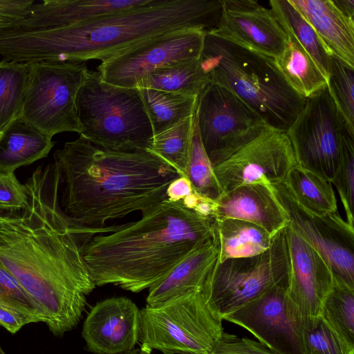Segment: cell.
<instances>
[{"mask_svg":"<svg viewBox=\"0 0 354 354\" xmlns=\"http://www.w3.org/2000/svg\"><path fill=\"white\" fill-rule=\"evenodd\" d=\"M153 136L192 115L198 96L139 88Z\"/></svg>","mask_w":354,"mask_h":354,"instance_id":"obj_29","label":"cell"},{"mask_svg":"<svg viewBox=\"0 0 354 354\" xmlns=\"http://www.w3.org/2000/svg\"><path fill=\"white\" fill-rule=\"evenodd\" d=\"M269 3L270 10L286 34L301 45L328 80L331 55L311 25L289 0H271Z\"/></svg>","mask_w":354,"mask_h":354,"instance_id":"obj_26","label":"cell"},{"mask_svg":"<svg viewBox=\"0 0 354 354\" xmlns=\"http://www.w3.org/2000/svg\"><path fill=\"white\" fill-rule=\"evenodd\" d=\"M202 290L140 310L141 347L163 354H214L224 333Z\"/></svg>","mask_w":354,"mask_h":354,"instance_id":"obj_7","label":"cell"},{"mask_svg":"<svg viewBox=\"0 0 354 354\" xmlns=\"http://www.w3.org/2000/svg\"><path fill=\"white\" fill-rule=\"evenodd\" d=\"M151 351H152L148 348H145L140 346L139 348H133L131 351L120 354H151Z\"/></svg>","mask_w":354,"mask_h":354,"instance_id":"obj_44","label":"cell"},{"mask_svg":"<svg viewBox=\"0 0 354 354\" xmlns=\"http://www.w3.org/2000/svg\"><path fill=\"white\" fill-rule=\"evenodd\" d=\"M39 320L12 306L0 303V325L11 333L18 332L23 326Z\"/></svg>","mask_w":354,"mask_h":354,"instance_id":"obj_41","label":"cell"},{"mask_svg":"<svg viewBox=\"0 0 354 354\" xmlns=\"http://www.w3.org/2000/svg\"><path fill=\"white\" fill-rule=\"evenodd\" d=\"M200 63L209 82L236 95L270 128L286 132L306 98L286 81L274 59L205 32Z\"/></svg>","mask_w":354,"mask_h":354,"instance_id":"obj_5","label":"cell"},{"mask_svg":"<svg viewBox=\"0 0 354 354\" xmlns=\"http://www.w3.org/2000/svg\"><path fill=\"white\" fill-rule=\"evenodd\" d=\"M214 354H278L246 337L223 333Z\"/></svg>","mask_w":354,"mask_h":354,"instance_id":"obj_39","label":"cell"},{"mask_svg":"<svg viewBox=\"0 0 354 354\" xmlns=\"http://www.w3.org/2000/svg\"><path fill=\"white\" fill-rule=\"evenodd\" d=\"M54 145L52 138L17 119L0 135V174L15 173L47 157Z\"/></svg>","mask_w":354,"mask_h":354,"instance_id":"obj_23","label":"cell"},{"mask_svg":"<svg viewBox=\"0 0 354 354\" xmlns=\"http://www.w3.org/2000/svg\"><path fill=\"white\" fill-rule=\"evenodd\" d=\"M28 203L26 187L15 173L0 174V211H20L26 208Z\"/></svg>","mask_w":354,"mask_h":354,"instance_id":"obj_38","label":"cell"},{"mask_svg":"<svg viewBox=\"0 0 354 354\" xmlns=\"http://www.w3.org/2000/svg\"><path fill=\"white\" fill-rule=\"evenodd\" d=\"M35 2V0H0V30L23 19Z\"/></svg>","mask_w":354,"mask_h":354,"instance_id":"obj_40","label":"cell"},{"mask_svg":"<svg viewBox=\"0 0 354 354\" xmlns=\"http://www.w3.org/2000/svg\"><path fill=\"white\" fill-rule=\"evenodd\" d=\"M195 117L213 167L256 138L266 127L236 95L212 82L198 95Z\"/></svg>","mask_w":354,"mask_h":354,"instance_id":"obj_10","label":"cell"},{"mask_svg":"<svg viewBox=\"0 0 354 354\" xmlns=\"http://www.w3.org/2000/svg\"><path fill=\"white\" fill-rule=\"evenodd\" d=\"M285 232L289 256L286 306L300 333L301 330L311 329L318 322L334 277L320 254L289 223Z\"/></svg>","mask_w":354,"mask_h":354,"instance_id":"obj_14","label":"cell"},{"mask_svg":"<svg viewBox=\"0 0 354 354\" xmlns=\"http://www.w3.org/2000/svg\"><path fill=\"white\" fill-rule=\"evenodd\" d=\"M222 0H152L149 3L66 26L27 15L0 30V55L18 62L107 60L158 35L218 28Z\"/></svg>","mask_w":354,"mask_h":354,"instance_id":"obj_2","label":"cell"},{"mask_svg":"<svg viewBox=\"0 0 354 354\" xmlns=\"http://www.w3.org/2000/svg\"><path fill=\"white\" fill-rule=\"evenodd\" d=\"M218 246L214 239L193 250L159 283L150 288L147 305L156 306L189 292L202 290L217 261Z\"/></svg>","mask_w":354,"mask_h":354,"instance_id":"obj_21","label":"cell"},{"mask_svg":"<svg viewBox=\"0 0 354 354\" xmlns=\"http://www.w3.org/2000/svg\"><path fill=\"white\" fill-rule=\"evenodd\" d=\"M194 190L190 180L185 176H180L173 180L166 190L167 199L180 201L190 195Z\"/></svg>","mask_w":354,"mask_h":354,"instance_id":"obj_42","label":"cell"},{"mask_svg":"<svg viewBox=\"0 0 354 354\" xmlns=\"http://www.w3.org/2000/svg\"><path fill=\"white\" fill-rule=\"evenodd\" d=\"M336 187L346 216V221L354 227V136L344 127L339 162L330 181Z\"/></svg>","mask_w":354,"mask_h":354,"instance_id":"obj_35","label":"cell"},{"mask_svg":"<svg viewBox=\"0 0 354 354\" xmlns=\"http://www.w3.org/2000/svg\"><path fill=\"white\" fill-rule=\"evenodd\" d=\"M300 334L306 354H353L319 318L309 330H301Z\"/></svg>","mask_w":354,"mask_h":354,"instance_id":"obj_37","label":"cell"},{"mask_svg":"<svg viewBox=\"0 0 354 354\" xmlns=\"http://www.w3.org/2000/svg\"><path fill=\"white\" fill-rule=\"evenodd\" d=\"M216 202L214 219L248 221L262 227L272 236L289 223L286 212L274 197L270 187L261 184L245 185L223 192Z\"/></svg>","mask_w":354,"mask_h":354,"instance_id":"obj_19","label":"cell"},{"mask_svg":"<svg viewBox=\"0 0 354 354\" xmlns=\"http://www.w3.org/2000/svg\"><path fill=\"white\" fill-rule=\"evenodd\" d=\"M0 135H1V133H0Z\"/></svg>","mask_w":354,"mask_h":354,"instance_id":"obj_46","label":"cell"},{"mask_svg":"<svg viewBox=\"0 0 354 354\" xmlns=\"http://www.w3.org/2000/svg\"><path fill=\"white\" fill-rule=\"evenodd\" d=\"M24 185L26 208L0 211V264L39 306L50 331L62 336L78 324L96 286L82 252L91 228L63 212L54 162L37 167Z\"/></svg>","mask_w":354,"mask_h":354,"instance_id":"obj_1","label":"cell"},{"mask_svg":"<svg viewBox=\"0 0 354 354\" xmlns=\"http://www.w3.org/2000/svg\"><path fill=\"white\" fill-rule=\"evenodd\" d=\"M59 173V204L74 223L102 228L133 212L142 216L167 199L180 176L149 150L119 151L94 145L80 135L53 154Z\"/></svg>","mask_w":354,"mask_h":354,"instance_id":"obj_3","label":"cell"},{"mask_svg":"<svg viewBox=\"0 0 354 354\" xmlns=\"http://www.w3.org/2000/svg\"><path fill=\"white\" fill-rule=\"evenodd\" d=\"M205 31L185 28L145 40L102 62L97 71L112 85L135 88L148 73L201 57Z\"/></svg>","mask_w":354,"mask_h":354,"instance_id":"obj_13","label":"cell"},{"mask_svg":"<svg viewBox=\"0 0 354 354\" xmlns=\"http://www.w3.org/2000/svg\"><path fill=\"white\" fill-rule=\"evenodd\" d=\"M284 183L297 202L306 210L317 215L337 212L332 183L322 176L296 165L288 173Z\"/></svg>","mask_w":354,"mask_h":354,"instance_id":"obj_28","label":"cell"},{"mask_svg":"<svg viewBox=\"0 0 354 354\" xmlns=\"http://www.w3.org/2000/svg\"><path fill=\"white\" fill-rule=\"evenodd\" d=\"M0 354H6L4 351L2 350L1 347L0 346Z\"/></svg>","mask_w":354,"mask_h":354,"instance_id":"obj_45","label":"cell"},{"mask_svg":"<svg viewBox=\"0 0 354 354\" xmlns=\"http://www.w3.org/2000/svg\"><path fill=\"white\" fill-rule=\"evenodd\" d=\"M187 177L194 190L203 196L216 201L223 193L203 146L195 113Z\"/></svg>","mask_w":354,"mask_h":354,"instance_id":"obj_33","label":"cell"},{"mask_svg":"<svg viewBox=\"0 0 354 354\" xmlns=\"http://www.w3.org/2000/svg\"><path fill=\"white\" fill-rule=\"evenodd\" d=\"M209 83L199 58L156 69L143 77L135 88L198 96Z\"/></svg>","mask_w":354,"mask_h":354,"instance_id":"obj_27","label":"cell"},{"mask_svg":"<svg viewBox=\"0 0 354 354\" xmlns=\"http://www.w3.org/2000/svg\"><path fill=\"white\" fill-rule=\"evenodd\" d=\"M212 225L219 263L260 254L270 248L274 237L262 227L242 220L214 219Z\"/></svg>","mask_w":354,"mask_h":354,"instance_id":"obj_24","label":"cell"},{"mask_svg":"<svg viewBox=\"0 0 354 354\" xmlns=\"http://www.w3.org/2000/svg\"><path fill=\"white\" fill-rule=\"evenodd\" d=\"M140 310L130 299L111 297L97 303L88 314L82 335L95 354H120L139 341Z\"/></svg>","mask_w":354,"mask_h":354,"instance_id":"obj_18","label":"cell"},{"mask_svg":"<svg viewBox=\"0 0 354 354\" xmlns=\"http://www.w3.org/2000/svg\"><path fill=\"white\" fill-rule=\"evenodd\" d=\"M30 64L0 61V133L20 118Z\"/></svg>","mask_w":354,"mask_h":354,"instance_id":"obj_31","label":"cell"},{"mask_svg":"<svg viewBox=\"0 0 354 354\" xmlns=\"http://www.w3.org/2000/svg\"><path fill=\"white\" fill-rule=\"evenodd\" d=\"M311 25L329 52L354 68V21L331 0H289Z\"/></svg>","mask_w":354,"mask_h":354,"instance_id":"obj_20","label":"cell"},{"mask_svg":"<svg viewBox=\"0 0 354 354\" xmlns=\"http://www.w3.org/2000/svg\"><path fill=\"white\" fill-rule=\"evenodd\" d=\"M0 303L10 306L45 323L37 304L27 294L15 277L0 264Z\"/></svg>","mask_w":354,"mask_h":354,"instance_id":"obj_36","label":"cell"},{"mask_svg":"<svg viewBox=\"0 0 354 354\" xmlns=\"http://www.w3.org/2000/svg\"><path fill=\"white\" fill-rule=\"evenodd\" d=\"M286 288L270 289L223 320L243 328L274 353L306 354L299 330L286 310Z\"/></svg>","mask_w":354,"mask_h":354,"instance_id":"obj_16","label":"cell"},{"mask_svg":"<svg viewBox=\"0 0 354 354\" xmlns=\"http://www.w3.org/2000/svg\"><path fill=\"white\" fill-rule=\"evenodd\" d=\"M270 189L290 226L320 254L334 279L354 289V227L338 212L317 215L306 210L284 183L273 184Z\"/></svg>","mask_w":354,"mask_h":354,"instance_id":"obj_12","label":"cell"},{"mask_svg":"<svg viewBox=\"0 0 354 354\" xmlns=\"http://www.w3.org/2000/svg\"><path fill=\"white\" fill-rule=\"evenodd\" d=\"M297 165L286 132L266 127L251 142L214 167L223 192L248 184L284 183Z\"/></svg>","mask_w":354,"mask_h":354,"instance_id":"obj_15","label":"cell"},{"mask_svg":"<svg viewBox=\"0 0 354 354\" xmlns=\"http://www.w3.org/2000/svg\"><path fill=\"white\" fill-rule=\"evenodd\" d=\"M213 220L165 200L142 218L97 234L82 244L95 286L113 284L133 292L150 288L193 250L214 239Z\"/></svg>","mask_w":354,"mask_h":354,"instance_id":"obj_4","label":"cell"},{"mask_svg":"<svg viewBox=\"0 0 354 354\" xmlns=\"http://www.w3.org/2000/svg\"><path fill=\"white\" fill-rule=\"evenodd\" d=\"M327 87L348 131L354 136V68L331 55Z\"/></svg>","mask_w":354,"mask_h":354,"instance_id":"obj_34","label":"cell"},{"mask_svg":"<svg viewBox=\"0 0 354 354\" xmlns=\"http://www.w3.org/2000/svg\"><path fill=\"white\" fill-rule=\"evenodd\" d=\"M289 256L285 228L264 252L215 263L202 288L209 308L221 319L270 289L287 287Z\"/></svg>","mask_w":354,"mask_h":354,"instance_id":"obj_8","label":"cell"},{"mask_svg":"<svg viewBox=\"0 0 354 354\" xmlns=\"http://www.w3.org/2000/svg\"><path fill=\"white\" fill-rule=\"evenodd\" d=\"M76 106L80 135L94 145L119 151L149 149L153 132L138 88L112 85L88 70Z\"/></svg>","mask_w":354,"mask_h":354,"instance_id":"obj_6","label":"cell"},{"mask_svg":"<svg viewBox=\"0 0 354 354\" xmlns=\"http://www.w3.org/2000/svg\"><path fill=\"white\" fill-rule=\"evenodd\" d=\"M30 64L19 118L50 138L63 132L80 134L76 100L88 71L85 62Z\"/></svg>","mask_w":354,"mask_h":354,"instance_id":"obj_9","label":"cell"},{"mask_svg":"<svg viewBox=\"0 0 354 354\" xmlns=\"http://www.w3.org/2000/svg\"><path fill=\"white\" fill-rule=\"evenodd\" d=\"M320 319L354 352V289L334 279L323 304Z\"/></svg>","mask_w":354,"mask_h":354,"instance_id":"obj_30","label":"cell"},{"mask_svg":"<svg viewBox=\"0 0 354 354\" xmlns=\"http://www.w3.org/2000/svg\"><path fill=\"white\" fill-rule=\"evenodd\" d=\"M332 1L344 15L354 21V0H332Z\"/></svg>","mask_w":354,"mask_h":354,"instance_id":"obj_43","label":"cell"},{"mask_svg":"<svg viewBox=\"0 0 354 354\" xmlns=\"http://www.w3.org/2000/svg\"><path fill=\"white\" fill-rule=\"evenodd\" d=\"M218 28L211 32L269 56L278 57L288 38L270 9L252 0H222Z\"/></svg>","mask_w":354,"mask_h":354,"instance_id":"obj_17","label":"cell"},{"mask_svg":"<svg viewBox=\"0 0 354 354\" xmlns=\"http://www.w3.org/2000/svg\"><path fill=\"white\" fill-rule=\"evenodd\" d=\"M195 113V112H194ZM194 113L153 136L149 151L187 176Z\"/></svg>","mask_w":354,"mask_h":354,"instance_id":"obj_32","label":"cell"},{"mask_svg":"<svg viewBox=\"0 0 354 354\" xmlns=\"http://www.w3.org/2000/svg\"><path fill=\"white\" fill-rule=\"evenodd\" d=\"M345 127L327 86L306 98L304 107L286 131L297 166L330 182L339 162Z\"/></svg>","mask_w":354,"mask_h":354,"instance_id":"obj_11","label":"cell"},{"mask_svg":"<svg viewBox=\"0 0 354 354\" xmlns=\"http://www.w3.org/2000/svg\"><path fill=\"white\" fill-rule=\"evenodd\" d=\"M152 0H43L27 15L54 26H66L145 6Z\"/></svg>","mask_w":354,"mask_h":354,"instance_id":"obj_22","label":"cell"},{"mask_svg":"<svg viewBox=\"0 0 354 354\" xmlns=\"http://www.w3.org/2000/svg\"><path fill=\"white\" fill-rule=\"evenodd\" d=\"M286 35L287 46L274 62L291 87L304 97H310L326 88L328 80L301 45Z\"/></svg>","mask_w":354,"mask_h":354,"instance_id":"obj_25","label":"cell"}]
</instances>
